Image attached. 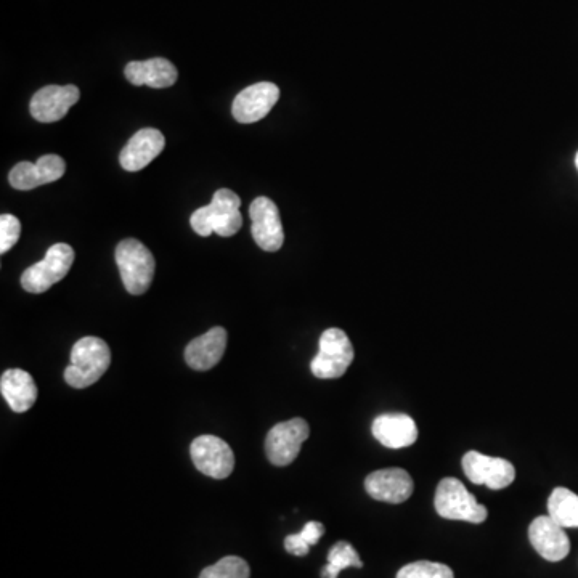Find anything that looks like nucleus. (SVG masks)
Listing matches in <instances>:
<instances>
[{
	"label": "nucleus",
	"instance_id": "obj_1",
	"mask_svg": "<svg viewBox=\"0 0 578 578\" xmlns=\"http://www.w3.org/2000/svg\"><path fill=\"white\" fill-rule=\"evenodd\" d=\"M240 206V196L228 188H222L217 190L211 204L193 212L190 224L200 237H209L212 233H217L219 237H233L243 227Z\"/></svg>",
	"mask_w": 578,
	"mask_h": 578
},
{
	"label": "nucleus",
	"instance_id": "obj_2",
	"mask_svg": "<svg viewBox=\"0 0 578 578\" xmlns=\"http://www.w3.org/2000/svg\"><path fill=\"white\" fill-rule=\"evenodd\" d=\"M110 365L108 344L103 339L87 336L74 344L70 367L65 370V381L76 389H86L97 383Z\"/></svg>",
	"mask_w": 578,
	"mask_h": 578
},
{
	"label": "nucleus",
	"instance_id": "obj_3",
	"mask_svg": "<svg viewBox=\"0 0 578 578\" xmlns=\"http://www.w3.org/2000/svg\"><path fill=\"white\" fill-rule=\"evenodd\" d=\"M116 264L127 293H147L156 269L155 257L147 246L134 238L121 241L116 248Z\"/></svg>",
	"mask_w": 578,
	"mask_h": 578
},
{
	"label": "nucleus",
	"instance_id": "obj_4",
	"mask_svg": "<svg viewBox=\"0 0 578 578\" xmlns=\"http://www.w3.org/2000/svg\"><path fill=\"white\" fill-rule=\"evenodd\" d=\"M437 514L450 521H465L482 524L487 521V508L476 500L463 482L455 477H445L437 485L434 498Z\"/></svg>",
	"mask_w": 578,
	"mask_h": 578
},
{
	"label": "nucleus",
	"instance_id": "obj_5",
	"mask_svg": "<svg viewBox=\"0 0 578 578\" xmlns=\"http://www.w3.org/2000/svg\"><path fill=\"white\" fill-rule=\"evenodd\" d=\"M354 355V346L349 336L339 328H330L320 338V351L310 363V370L315 378H341L354 362Z\"/></svg>",
	"mask_w": 578,
	"mask_h": 578
},
{
	"label": "nucleus",
	"instance_id": "obj_6",
	"mask_svg": "<svg viewBox=\"0 0 578 578\" xmlns=\"http://www.w3.org/2000/svg\"><path fill=\"white\" fill-rule=\"evenodd\" d=\"M74 262V249L66 243H57L49 248L44 259L31 265L21 275V286L28 293L41 294L62 281L71 270Z\"/></svg>",
	"mask_w": 578,
	"mask_h": 578
},
{
	"label": "nucleus",
	"instance_id": "obj_7",
	"mask_svg": "<svg viewBox=\"0 0 578 578\" xmlns=\"http://www.w3.org/2000/svg\"><path fill=\"white\" fill-rule=\"evenodd\" d=\"M309 434V424L302 418L275 424L265 439V453L270 463L275 466L291 465L298 458Z\"/></svg>",
	"mask_w": 578,
	"mask_h": 578
},
{
	"label": "nucleus",
	"instance_id": "obj_8",
	"mask_svg": "<svg viewBox=\"0 0 578 578\" xmlns=\"http://www.w3.org/2000/svg\"><path fill=\"white\" fill-rule=\"evenodd\" d=\"M190 455L196 469L212 479H227L235 468L232 447L220 437H196L190 447Z\"/></svg>",
	"mask_w": 578,
	"mask_h": 578
},
{
	"label": "nucleus",
	"instance_id": "obj_9",
	"mask_svg": "<svg viewBox=\"0 0 578 578\" xmlns=\"http://www.w3.org/2000/svg\"><path fill=\"white\" fill-rule=\"evenodd\" d=\"M251 233L259 248L267 253H277L285 243V232L281 225L277 204L267 196H259L249 206Z\"/></svg>",
	"mask_w": 578,
	"mask_h": 578
},
{
	"label": "nucleus",
	"instance_id": "obj_10",
	"mask_svg": "<svg viewBox=\"0 0 578 578\" xmlns=\"http://www.w3.org/2000/svg\"><path fill=\"white\" fill-rule=\"evenodd\" d=\"M463 471L473 484L487 485L492 490L506 489L516 479V469L508 460L474 450L463 456Z\"/></svg>",
	"mask_w": 578,
	"mask_h": 578
},
{
	"label": "nucleus",
	"instance_id": "obj_11",
	"mask_svg": "<svg viewBox=\"0 0 578 578\" xmlns=\"http://www.w3.org/2000/svg\"><path fill=\"white\" fill-rule=\"evenodd\" d=\"M280 89L272 82H257L246 87L233 102V118L241 124H253L264 119L277 105Z\"/></svg>",
	"mask_w": 578,
	"mask_h": 578
},
{
	"label": "nucleus",
	"instance_id": "obj_12",
	"mask_svg": "<svg viewBox=\"0 0 578 578\" xmlns=\"http://www.w3.org/2000/svg\"><path fill=\"white\" fill-rule=\"evenodd\" d=\"M66 163L62 156L45 155L37 159V163H18L10 171V185L21 192L33 190L41 185L52 184L65 176Z\"/></svg>",
	"mask_w": 578,
	"mask_h": 578
},
{
	"label": "nucleus",
	"instance_id": "obj_13",
	"mask_svg": "<svg viewBox=\"0 0 578 578\" xmlns=\"http://www.w3.org/2000/svg\"><path fill=\"white\" fill-rule=\"evenodd\" d=\"M79 97L81 92L76 86H47L36 92L29 110L39 123H57L78 103Z\"/></svg>",
	"mask_w": 578,
	"mask_h": 578
},
{
	"label": "nucleus",
	"instance_id": "obj_14",
	"mask_svg": "<svg viewBox=\"0 0 578 578\" xmlns=\"http://www.w3.org/2000/svg\"><path fill=\"white\" fill-rule=\"evenodd\" d=\"M365 489L371 498L399 505L412 497L415 484L405 469H379L365 479Z\"/></svg>",
	"mask_w": 578,
	"mask_h": 578
},
{
	"label": "nucleus",
	"instance_id": "obj_15",
	"mask_svg": "<svg viewBox=\"0 0 578 578\" xmlns=\"http://www.w3.org/2000/svg\"><path fill=\"white\" fill-rule=\"evenodd\" d=\"M529 540L543 559L559 562L570 553V542L564 527L550 516H540L529 527Z\"/></svg>",
	"mask_w": 578,
	"mask_h": 578
},
{
	"label": "nucleus",
	"instance_id": "obj_16",
	"mask_svg": "<svg viewBox=\"0 0 578 578\" xmlns=\"http://www.w3.org/2000/svg\"><path fill=\"white\" fill-rule=\"evenodd\" d=\"M166 147V139L158 129H142L129 140L119 155V163L129 172L142 171Z\"/></svg>",
	"mask_w": 578,
	"mask_h": 578
},
{
	"label": "nucleus",
	"instance_id": "obj_17",
	"mask_svg": "<svg viewBox=\"0 0 578 578\" xmlns=\"http://www.w3.org/2000/svg\"><path fill=\"white\" fill-rule=\"evenodd\" d=\"M373 436L384 447L399 450L410 447L418 439V428L412 416L405 413H386L373 421Z\"/></svg>",
	"mask_w": 578,
	"mask_h": 578
},
{
	"label": "nucleus",
	"instance_id": "obj_18",
	"mask_svg": "<svg viewBox=\"0 0 578 578\" xmlns=\"http://www.w3.org/2000/svg\"><path fill=\"white\" fill-rule=\"evenodd\" d=\"M225 349H227V331L222 326H216L188 344L185 349V360L192 370L208 371L222 360Z\"/></svg>",
	"mask_w": 578,
	"mask_h": 578
},
{
	"label": "nucleus",
	"instance_id": "obj_19",
	"mask_svg": "<svg viewBox=\"0 0 578 578\" xmlns=\"http://www.w3.org/2000/svg\"><path fill=\"white\" fill-rule=\"evenodd\" d=\"M127 81L134 86H148L153 89H166L174 86L179 78L176 66L166 58H151L145 62H131L126 66Z\"/></svg>",
	"mask_w": 578,
	"mask_h": 578
},
{
	"label": "nucleus",
	"instance_id": "obj_20",
	"mask_svg": "<svg viewBox=\"0 0 578 578\" xmlns=\"http://www.w3.org/2000/svg\"><path fill=\"white\" fill-rule=\"evenodd\" d=\"M0 392L15 413H26L37 399L33 376L25 370H7L0 379Z\"/></svg>",
	"mask_w": 578,
	"mask_h": 578
},
{
	"label": "nucleus",
	"instance_id": "obj_21",
	"mask_svg": "<svg viewBox=\"0 0 578 578\" xmlns=\"http://www.w3.org/2000/svg\"><path fill=\"white\" fill-rule=\"evenodd\" d=\"M548 516L564 529L578 527V495L566 487H558L548 498Z\"/></svg>",
	"mask_w": 578,
	"mask_h": 578
},
{
	"label": "nucleus",
	"instance_id": "obj_22",
	"mask_svg": "<svg viewBox=\"0 0 578 578\" xmlns=\"http://www.w3.org/2000/svg\"><path fill=\"white\" fill-rule=\"evenodd\" d=\"M347 567H363L362 559L351 543L338 542L328 553V564L323 567L322 578H338Z\"/></svg>",
	"mask_w": 578,
	"mask_h": 578
},
{
	"label": "nucleus",
	"instance_id": "obj_23",
	"mask_svg": "<svg viewBox=\"0 0 578 578\" xmlns=\"http://www.w3.org/2000/svg\"><path fill=\"white\" fill-rule=\"evenodd\" d=\"M251 569L245 559L238 556H225L214 566L206 567L201 572L200 578H249Z\"/></svg>",
	"mask_w": 578,
	"mask_h": 578
},
{
	"label": "nucleus",
	"instance_id": "obj_24",
	"mask_svg": "<svg viewBox=\"0 0 578 578\" xmlns=\"http://www.w3.org/2000/svg\"><path fill=\"white\" fill-rule=\"evenodd\" d=\"M397 578H455V574L440 562L418 561L403 566Z\"/></svg>",
	"mask_w": 578,
	"mask_h": 578
},
{
	"label": "nucleus",
	"instance_id": "obj_25",
	"mask_svg": "<svg viewBox=\"0 0 578 578\" xmlns=\"http://www.w3.org/2000/svg\"><path fill=\"white\" fill-rule=\"evenodd\" d=\"M21 235V224L12 214L0 217V253L5 254L15 246Z\"/></svg>",
	"mask_w": 578,
	"mask_h": 578
},
{
	"label": "nucleus",
	"instance_id": "obj_26",
	"mask_svg": "<svg viewBox=\"0 0 578 578\" xmlns=\"http://www.w3.org/2000/svg\"><path fill=\"white\" fill-rule=\"evenodd\" d=\"M299 535H301L302 540H304L307 545H317L318 540H320V538L325 535V526H323L322 522H307L306 526H304V529L299 532Z\"/></svg>",
	"mask_w": 578,
	"mask_h": 578
},
{
	"label": "nucleus",
	"instance_id": "obj_27",
	"mask_svg": "<svg viewBox=\"0 0 578 578\" xmlns=\"http://www.w3.org/2000/svg\"><path fill=\"white\" fill-rule=\"evenodd\" d=\"M285 550L294 556H307L310 546L302 540L301 535L294 534L285 538Z\"/></svg>",
	"mask_w": 578,
	"mask_h": 578
},
{
	"label": "nucleus",
	"instance_id": "obj_28",
	"mask_svg": "<svg viewBox=\"0 0 578 578\" xmlns=\"http://www.w3.org/2000/svg\"><path fill=\"white\" fill-rule=\"evenodd\" d=\"M575 164H577V169H578V153H577V156H575Z\"/></svg>",
	"mask_w": 578,
	"mask_h": 578
}]
</instances>
